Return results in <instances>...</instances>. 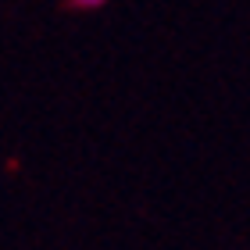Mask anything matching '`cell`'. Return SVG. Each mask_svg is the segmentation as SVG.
I'll use <instances>...</instances> for the list:
<instances>
[{
  "label": "cell",
  "instance_id": "6da1fadb",
  "mask_svg": "<svg viewBox=\"0 0 250 250\" xmlns=\"http://www.w3.org/2000/svg\"><path fill=\"white\" fill-rule=\"evenodd\" d=\"M104 4H107V0H68V7H72V11H97Z\"/></svg>",
  "mask_w": 250,
  "mask_h": 250
}]
</instances>
